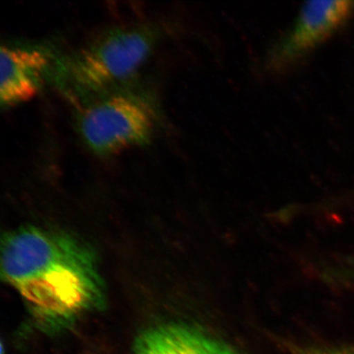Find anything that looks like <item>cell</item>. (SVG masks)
I'll use <instances>...</instances> for the list:
<instances>
[{
    "label": "cell",
    "mask_w": 354,
    "mask_h": 354,
    "mask_svg": "<svg viewBox=\"0 0 354 354\" xmlns=\"http://www.w3.org/2000/svg\"><path fill=\"white\" fill-rule=\"evenodd\" d=\"M2 277L39 329L59 333L105 305V286L91 246L54 230L26 225L2 241Z\"/></svg>",
    "instance_id": "obj_1"
},
{
    "label": "cell",
    "mask_w": 354,
    "mask_h": 354,
    "mask_svg": "<svg viewBox=\"0 0 354 354\" xmlns=\"http://www.w3.org/2000/svg\"><path fill=\"white\" fill-rule=\"evenodd\" d=\"M156 35L144 26L100 35L56 66L57 81L79 95L96 94L131 78L151 54Z\"/></svg>",
    "instance_id": "obj_2"
},
{
    "label": "cell",
    "mask_w": 354,
    "mask_h": 354,
    "mask_svg": "<svg viewBox=\"0 0 354 354\" xmlns=\"http://www.w3.org/2000/svg\"><path fill=\"white\" fill-rule=\"evenodd\" d=\"M156 118L152 106L141 97L115 93L83 109L79 132L91 151L108 156L148 143Z\"/></svg>",
    "instance_id": "obj_3"
},
{
    "label": "cell",
    "mask_w": 354,
    "mask_h": 354,
    "mask_svg": "<svg viewBox=\"0 0 354 354\" xmlns=\"http://www.w3.org/2000/svg\"><path fill=\"white\" fill-rule=\"evenodd\" d=\"M354 8L348 0L307 2L288 32L269 53V69L280 72L300 61L342 26Z\"/></svg>",
    "instance_id": "obj_4"
},
{
    "label": "cell",
    "mask_w": 354,
    "mask_h": 354,
    "mask_svg": "<svg viewBox=\"0 0 354 354\" xmlns=\"http://www.w3.org/2000/svg\"><path fill=\"white\" fill-rule=\"evenodd\" d=\"M51 57L42 48L6 44L0 50V104L10 108L32 99L50 73Z\"/></svg>",
    "instance_id": "obj_5"
},
{
    "label": "cell",
    "mask_w": 354,
    "mask_h": 354,
    "mask_svg": "<svg viewBox=\"0 0 354 354\" xmlns=\"http://www.w3.org/2000/svg\"><path fill=\"white\" fill-rule=\"evenodd\" d=\"M131 354H240L223 340L185 323H165L145 330Z\"/></svg>",
    "instance_id": "obj_6"
},
{
    "label": "cell",
    "mask_w": 354,
    "mask_h": 354,
    "mask_svg": "<svg viewBox=\"0 0 354 354\" xmlns=\"http://www.w3.org/2000/svg\"><path fill=\"white\" fill-rule=\"evenodd\" d=\"M333 354H354V347L340 348L333 351Z\"/></svg>",
    "instance_id": "obj_7"
},
{
    "label": "cell",
    "mask_w": 354,
    "mask_h": 354,
    "mask_svg": "<svg viewBox=\"0 0 354 354\" xmlns=\"http://www.w3.org/2000/svg\"><path fill=\"white\" fill-rule=\"evenodd\" d=\"M303 354H333V351H323V349H310Z\"/></svg>",
    "instance_id": "obj_8"
}]
</instances>
